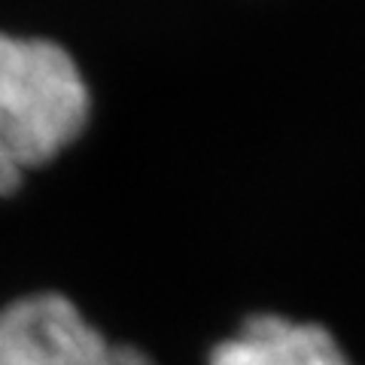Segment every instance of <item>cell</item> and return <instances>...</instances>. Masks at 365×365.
I'll return each mask as SVG.
<instances>
[{
    "label": "cell",
    "mask_w": 365,
    "mask_h": 365,
    "mask_svg": "<svg viewBox=\"0 0 365 365\" xmlns=\"http://www.w3.org/2000/svg\"><path fill=\"white\" fill-rule=\"evenodd\" d=\"M0 365H155L140 347L110 341L58 292L0 307Z\"/></svg>",
    "instance_id": "7a4b0ae2"
},
{
    "label": "cell",
    "mask_w": 365,
    "mask_h": 365,
    "mask_svg": "<svg viewBox=\"0 0 365 365\" xmlns=\"http://www.w3.org/2000/svg\"><path fill=\"white\" fill-rule=\"evenodd\" d=\"M91 122L83 67L49 37L0 31V195L55 162Z\"/></svg>",
    "instance_id": "6da1fadb"
},
{
    "label": "cell",
    "mask_w": 365,
    "mask_h": 365,
    "mask_svg": "<svg viewBox=\"0 0 365 365\" xmlns=\"http://www.w3.org/2000/svg\"><path fill=\"white\" fill-rule=\"evenodd\" d=\"M210 365H353L317 323L259 314L210 350Z\"/></svg>",
    "instance_id": "3957f363"
}]
</instances>
